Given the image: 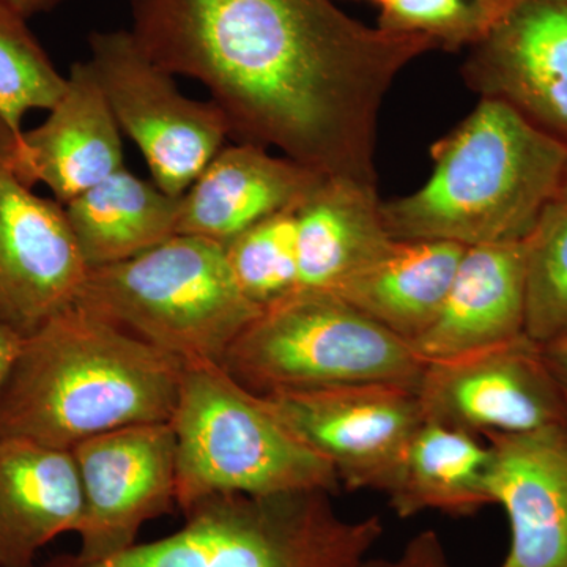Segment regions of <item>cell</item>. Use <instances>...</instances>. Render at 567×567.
<instances>
[{
  "label": "cell",
  "instance_id": "1",
  "mask_svg": "<svg viewBox=\"0 0 567 567\" xmlns=\"http://www.w3.org/2000/svg\"><path fill=\"white\" fill-rule=\"evenodd\" d=\"M142 50L200 82L233 137L377 185L380 107L434 40L369 28L336 0H132Z\"/></svg>",
  "mask_w": 567,
  "mask_h": 567
},
{
  "label": "cell",
  "instance_id": "2",
  "mask_svg": "<svg viewBox=\"0 0 567 567\" xmlns=\"http://www.w3.org/2000/svg\"><path fill=\"white\" fill-rule=\"evenodd\" d=\"M185 361L73 306L22 339L0 398V436L58 450L171 423Z\"/></svg>",
  "mask_w": 567,
  "mask_h": 567
},
{
  "label": "cell",
  "instance_id": "3",
  "mask_svg": "<svg viewBox=\"0 0 567 567\" xmlns=\"http://www.w3.org/2000/svg\"><path fill=\"white\" fill-rule=\"evenodd\" d=\"M420 189L382 200L394 240L461 246L525 241L559 197L567 144L505 102L481 99L472 114L432 147Z\"/></svg>",
  "mask_w": 567,
  "mask_h": 567
},
{
  "label": "cell",
  "instance_id": "4",
  "mask_svg": "<svg viewBox=\"0 0 567 567\" xmlns=\"http://www.w3.org/2000/svg\"><path fill=\"white\" fill-rule=\"evenodd\" d=\"M331 495H213L185 511L174 535L100 561L61 555L41 567H363L382 520L342 517Z\"/></svg>",
  "mask_w": 567,
  "mask_h": 567
},
{
  "label": "cell",
  "instance_id": "5",
  "mask_svg": "<svg viewBox=\"0 0 567 567\" xmlns=\"http://www.w3.org/2000/svg\"><path fill=\"white\" fill-rule=\"evenodd\" d=\"M177 507L219 494H334L333 466L210 361L185 363L173 421Z\"/></svg>",
  "mask_w": 567,
  "mask_h": 567
},
{
  "label": "cell",
  "instance_id": "6",
  "mask_svg": "<svg viewBox=\"0 0 567 567\" xmlns=\"http://www.w3.org/2000/svg\"><path fill=\"white\" fill-rule=\"evenodd\" d=\"M78 306L185 363L221 364L262 312L235 281L224 245L185 234L91 268Z\"/></svg>",
  "mask_w": 567,
  "mask_h": 567
},
{
  "label": "cell",
  "instance_id": "7",
  "mask_svg": "<svg viewBox=\"0 0 567 567\" xmlns=\"http://www.w3.org/2000/svg\"><path fill=\"white\" fill-rule=\"evenodd\" d=\"M425 361L405 339L333 293L295 292L264 309L221 365L249 393L354 385L417 390Z\"/></svg>",
  "mask_w": 567,
  "mask_h": 567
},
{
  "label": "cell",
  "instance_id": "8",
  "mask_svg": "<svg viewBox=\"0 0 567 567\" xmlns=\"http://www.w3.org/2000/svg\"><path fill=\"white\" fill-rule=\"evenodd\" d=\"M87 62L152 182L171 196H183L233 137L224 112L212 100L186 96L132 31L93 32Z\"/></svg>",
  "mask_w": 567,
  "mask_h": 567
},
{
  "label": "cell",
  "instance_id": "9",
  "mask_svg": "<svg viewBox=\"0 0 567 567\" xmlns=\"http://www.w3.org/2000/svg\"><path fill=\"white\" fill-rule=\"evenodd\" d=\"M306 446L333 466L349 491L386 495L424 423L415 390L354 385L259 395Z\"/></svg>",
  "mask_w": 567,
  "mask_h": 567
},
{
  "label": "cell",
  "instance_id": "10",
  "mask_svg": "<svg viewBox=\"0 0 567 567\" xmlns=\"http://www.w3.org/2000/svg\"><path fill=\"white\" fill-rule=\"evenodd\" d=\"M424 420L470 434H527L567 423V395L527 334L429 361L416 390Z\"/></svg>",
  "mask_w": 567,
  "mask_h": 567
},
{
  "label": "cell",
  "instance_id": "11",
  "mask_svg": "<svg viewBox=\"0 0 567 567\" xmlns=\"http://www.w3.org/2000/svg\"><path fill=\"white\" fill-rule=\"evenodd\" d=\"M0 123V324L25 338L80 301L89 267L55 199L20 181Z\"/></svg>",
  "mask_w": 567,
  "mask_h": 567
},
{
  "label": "cell",
  "instance_id": "12",
  "mask_svg": "<svg viewBox=\"0 0 567 567\" xmlns=\"http://www.w3.org/2000/svg\"><path fill=\"white\" fill-rule=\"evenodd\" d=\"M71 453L84 495L76 554L84 561H100L133 547L147 522L177 506L173 424L117 429L85 440Z\"/></svg>",
  "mask_w": 567,
  "mask_h": 567
},
{
  "label": "cell",
  "instance_id": "13",
  "mask_svg": "<svg viewBox=\"0 0 567 567\" xmlns=\"http://www.w3.org/2000/svg\"><path fill=\"white\" fill-rule=\"evenodd\" d=\"M462 74L567 144V0H520L470 47Z\"/></svg>",
  "mask_w": 567,
  "mask_h": 567
},
{
  "label": "cell",
  "instance_id": "14",
  "mask_svg": "<svg viewBox=\"0 0 567 567\" xmlns=\"http://www.w3.org/2000/svg\"><path fill=\"white\" fill-rule=\"evenodd\" d=\"M122 136L91 63L81 61L48 117L7 152L21 182L47 186L65 205L125 167Z\"/></svg>",
  "mask_w": 567,
  "mask_h": 567
},
{
  "label": "cell",
  "instance_id": "15",
  "mask_svg": "<svg viewBox=\"0 0 567 567\" xmlns=\"http://www.w3.org/2000/svg\"><path fill=\"white\" fill-rule=\"evenodd\" d=\"M484 439L492 453L488 492L511 528L498 567H567V423Z\"/></svg>",
  "mask_w": 567,
  "mask_h": 567
},
{
  "label": "cell",
  "instance_id": "16",
  "mask_svg": "<svg viewBox=\"0 0 567 567\" xmlns=\"http://www.w3.org/2000/svg\"><path fill=\"white\" fill-rule=\"evenodd\" d=\"M323 178L251 142L224 145L183 194L178 234L226 245L271 216L297 210Z\"/></svg>",
  "mask_w": 567,
  "mask_h": 567
},
{
  "label": "cell",
  "instance_id": "17",
  "mask_svg": "<svg viewBox=\"0 0 567 567\" xmlns=\"http://www.w3.org/2000/svg\"><path fill=\"white\" fill-rule=\"evenodd\" d=\"M525 334V241L468 246L434 323L413 349L451 360Z\"/></svg>",
  "mask_w": 567,
  "mask_h": 567
},
{
  "label": "cell",
  "instance_id": "18",
  "mask_svg": "<svg viewBox=\"0 0 567 567\" xmlns=\"http://www.w3.org/2000/svg\"><path fill=\"white\" fill-rule=\"evenodd\" d=\"M84 495L69 450L0 436V567H32L65 533H80Z\"/></svg>",
  "mask_w": 567,
  "mask_h": 567
},
{
  "label": "cell",
  "instance_id": "19",
  "mask_svg": "<svg viewBox=\"0 0 567 567\" xmlns=\"http://www.w3.org/2000/svg\"><path fill=\"white\" fill-rule=\"evenodd\" d=\"M395 241L377 185L324 177L297 208V292L336 293Z\"/></svg>",
  "mask_w": 567,
  "mask_h": 567
},
{
  "label": "cell",
  "instance_id": "20",
  "mask_svg": "<svg viewBox=\"0 0 567 567\" xmlns=\"http://www.w3.org/2000/svg\"><path fill=\"white\" fill-rule=\"evenodd\" d=\"M464 251L450 241L398 240L333 295L412 344L439 316Z\"/></svg>",
  "mask_w": 567,
  "mask_h": 567
},
{
  "label": "cell",
  "instance_id": "21",
  "mask_svg": "<svg viewBox=\"0 0 567 567\" xmlns=\"http://www.w3.org/2000/svg\"><path fill=\"white\" fill-rule=\"evenodd\" d=\"M181 197L128 167L63 205L89 267L122 262L178 234Z\"/></svg>",
  "mask_w": 567,
  "mask_h": 567
},
{
  "label": "cell",
  "instance_id": "22",
  "mask_svg": "<svg viewBox=\"0 0 567 567\" xmlns=\"http://www.w3.org/2000/svg\"><path fill=\"white\" fill-rule=\"evenodd\" d=\"M491 462V446L480 436L424 421L386 494L388 505L404 520L427 511L475 516L494 505L488 492Z\"/></svg>",
  "mask_w": 567,
  "mask_h": 567
},
{
  "label": "cell",
  "instance_id": "23",
  "mask_svg": "<svg viewBox=\"0 0 567 567\" xmlns=\"http://www.w3.org/2000/svg\"><path fill=\"white\" fill-rule=\"evenodd\" d=\"M66 76L25 24V18L0 3V123L10 144L21 141L32 111H50L61 99Z\"/></svg>",
  "mask_w": 567,
  "mask_h": 567
},
{
  "label": "cell",
  "instance_id": "24",
  "mask_svg": "<svg viewBox=\"0 0 567 567\" xmlns=\"http://www.w3.org/2000/svg\"><path fill=\"white\" fill-rule=\"evenodd\" d=\"M525 334L537 344L567 336V204L555 200L525 240Z\"/></svg>",
  "mask_w": 567,
  "mask_h": 567
},
{
  "label": "cell",
  "instance_id": "25",
  "mask_svg": "<svg viewBox=\"0 0 567 567\" xmlns=\"http://www.w3.org/2000/svg\"><path fill=\"white\" fill-rule=\"evenodd\" d=\"M235 281L260 309L298 290L297 210L279 213L224 245Z\"/></svg>",
  "mask_w": 567,
  "mask_h": 567
},
{
  "label": "cell",
  "instance_id": "26",
  "mask_svg": "<svg viewBox=\"0 0 567 567\" xmlns=\"http://www.w3.org/2000/svg\"><path fill=\"white\" fill-rule=\"evenodd\" d=\"M377 6L380 29L427 37L439 50L473 47L488 29L476 0H380Z\"/></svg>",
  "mask_w": 567,
  "mask_h": 567
},
{
  "label": "cell",
  "instance_id": "27",
  "mask_svg": "<svg viewBox=\"0 0 567 567\" xmlns=\"http://www.w3.org/2000/svg\"><path fill=\"white\" fill-rule=\"evenodd\" d=\"M363 567H450L443 540L434 529H424L412 537L398 557L371 559Z\"/></svg>",
  "mask_w": 567,
  "mask_h": 567
},
{
  "label": "cell",
  "instance_id": "28",
  "mask_svg": "<svg viewBox=\"0 0 567 567\" xmlns=\"http://www.w3.org/2000/svg\"><path fill=\"white\" fill-rule=\"evenodd\" d=\"M22 336L0 324V398L22 344Z\"/></svg>",
  "mask_w": 567,
  "mask_h": 567
},
{
  "label": "cell",
  "instance_id": "29",
  "mask_svg": "<svg viewBox=\"0 0 567 567\" xmlns=\"http://www.w3.org/2000/svg\"><path fill=\"white\" fill-rule=\"evenodd\" d=\"M540 347H543V354L551 374L558 380L559 386L567 395V336L540 344Z\"/></svg>",
  "mask_w": 567,
  "mask_h": 567
},
{
  "label": "cell",
  "instance_id": "30",
  "mask_svg": "<svg viewBox=\"0 0 567 567\" xmlns=\"http://www.w3.org/2000/svg\"><path fill=\"white\" fill-rule=\"evenodd\" d=\"M58 2L59 0H0L2 6L17 11L25 20L33 17V14L41 13V11L52 9Z\"/></svg>",
  "mask_w": 567,
  "mask_h": 567
},
{
  "label": "cell",
  "instance_id": "31",
  "mask_svg": "<svg viewBox=\"0 0 567 567\" xmlns=\"http://www.w3.org/2000/svg\"><path fill=\"white\" fill-rule=\"evenodd\" d=\"M483 13L486 14L488 25L498 20L499 17L517 6L520 0H476Z\"/></svg>",
  "mask_w": 567,
  "mask_h": 567
},
{
  "label": "cell",
  "instance_id": "32",
  "mask_svg": "<svg viewBox=\"0 0 567 567\" xmlns=\"http://www.w3.org/2000/svg\"><path fill=\"white\" fill-rule=\"evenodd\" d=\"M558 199H561L563 203L567 204V166H566V173H565V181H563L561 192H559Z\"/></svg>",
  "mask_w": 567,
  "mask_h": 567
},
{
  "label": "cell",
  "instance_id": "33",
  "mask_svg": "<svg viewBox=\"0 0 567 567\" xmlns=\"http://www.w3.org/2000/svg\"><path fill=\"white\" fill-rule=\"evenodd\" d=\"M369 2L379 3V2H380V0H369Z\"/></svg>",
  "mask_w": 567,
  "mask_h": 567
}]
</instances>
